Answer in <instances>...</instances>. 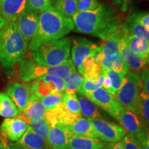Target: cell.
<instances>
[{"mask_svg":"<svg viewBox=\"0 0 149 149\" xmlns=\"http://www.w3.org/2000/svg\"><path fill=\"white\" fill-rule=\"evenodd\" d=\"M97 138L110 143H117L126 135L124 128L101 118L91 120Z\"/></svg>","mask_w":149,"mask_h":149,"instance_id":"8","label":"cell"},{"mask_svg":"<svg viewBox=\"0 0 149 149\" xmlns=\"http://www.w3.org/2000/svg\"><path fill=\"white\" fill-rule=\"evenodd\" d=\"M52 6V0H26V10L37 14H40Z\"/></svg>","mask_w":149,"mask_h":149,"instance_id":"35","label":"cell"},{"mask_svg":"<svg viewBox=\"0 0 149 149\" xmlns=\"http://www.w3.org/2000/svg\"><path fill=\"white\" fill-rule=\"evenodd\" d=\"M97 62H99V61H97L95 56H89V57H86L83 61L81 72L79 73L83 75L84 74V72L93 68L95 66V65Z\"/></svg>","mask_w":149,"mask_h":149,"instance_id":"41","label":"cell"},{"mask_svg":"<svg viewBox=\"0 0 149 149\" xmlns=\"http://www.w3.org/2000/svg\"><path fill=\"white\" fill-rule=\"evenodd\" d=\"M72 135L66 126H52L46 141L52 149H69V141Z\"/></svg>","mask_w":149,"mask_h":149,"instance_id":"15","label":"cell"},{"mask_svg":"<svg viewBox=\"0 0 149 149\" xmlns=\"http://www.w3.org/2000/svg\"><path fill=\"white\" fill-rule=\"evenodd\" d=\"M26 10V0H0V12L6 23L15 22Z\"/></svg>","mask_w":149,"mask_h":149,"instance_id":"17","label":"cell"},{"mask_svg":"<svg viewBox=\"0 0 149 149\" xmlns=\"http://www.w3.org/2000/svg\"><path fill=\"white\" fill-rule=\"evenodd\" d=\"M103 88L107 90L109 92H111V79L107 75L104 74V81H103Z\"/></svg>","mask_w":149,"mask_h":149,"instance_id":"43","label":"cell"},{"mask_svg":"<svg viewBox=\"0 0 149 149\" xmlns=\"http://www.w3.org/2000/svg\"><path fill=\"white\" fill-rule=\"evenodd\" d=\"M100 64L104 70L110 69L124 74H126L128 70H130L128 65L120 53H115L105 56L100 61Z\"/></svg>","mask_w":149,"mask_h":149,"instance_id":"21","label":"cell"},{"mask_svg":"<svg viewBox=\"0 0 149 149\" xmlns=\"http://www.w3.org/2000/svg\"><path fill=\"white\" fill-rule=\"evenodd\" d=\"M17 28L26 42H31L36 35L39 26L38 14L26 10L15 22Z\"/></svg>","mask_w":149,"mask_h":149,"instance_id":"12","label":"cell"},{"mask_svg":"<svg viewBox=\"0 0 149 149\" xmlns=\"http://www.w3.org/2000/svg\"><path fill=\"white\" fill-rule=\"evenodd\" d=\"M125 39L121 40L120 43V53L128 65L129 69L133 70V71L138 72L147 66V60L133 53L128 47Z\"/></svg>","mask_w":149,"mask_h":149,"instance_id":"20","label":"cell"},{"mask_svg":"<svg viewBox=\"0 0 149 149\" xmlns=\"http://www.w3.org/2000/svg\"><path fill=\"white\" fill-rule=\"evenodd\" d=\"M71 39L64 37L60 40L42 44L31 53L36 64L44 66H59L69 59Z\"/></svg>","mask_w":149,"mask_h":149,"instance_id":"5","label":"cell"},{"mask_svg":"<svg viewBox=\"0 0 149 149\" xmlns=\"http://www.w3.org/2000/svg\"><path fill=\"white\" fill-rule=\"evenodd\" d=\"M64 93H55L40 98L41 102L46 111L55 109L64 102Z\"/></svg>","mask_w":149,"mask_h":149,"instance_id":"34","label":"cell"},{"mask_svg":"<svg viewBox=\"0 0 149 149\" xmlns=\"http://www.w3.org/2000/svg\"><path fill=\"white\" fill-rule=\"evenodd\" d=\"M29 125L18 117L5 118L0 126V133L11 141H17L29 128Z\"/></svg>","mask_w":149,"mask_h":149,"instance_id":"14","label":"cell"},{"mask_svg":"<svg viewBox=\"0 0 149 149\" xmlns=\"http://www.w3.org/2000/svg\"><path fill=\"white\" fill-rule=\"evenodd\" d=\"M118 121L129 135L141 143L149 135L142 122L135 113L122 106L119 113Z\"/></svg>","mask_w":149,"mask_h":149,"instance_id":"7","label":"cell"},{"mask_svg":"<svg viewBox=\"0 0 149 149\" xmlns=\"http://www.w3.org/2000/svg\"><path fill=\"white\" fill-rule=\"evenodd\" d=\"M104 74L107 75L111 81V90L110 93L112 95L115 96L117 91L120 90V88L122 87L125 79L126 74L121 73L116 71H114L113 70L107 69L104 70Z\"/></svg>","mask_w":149,"mask_h":149,"instance_id":"31","label":"cell"},{"mask_svg":"<svg viewBox=\"0 0 149 149\" xmlns=\"http://www.w3.org/2000/svg\"><path fill=\"white\" fill-rule=\"evenodd\" d=\"M137 22L149 31V13H134Z\"/></svg>","mask_w":149,"mask_h":149,"instance_id":"42","label":"cell"},{"mask_svg":"<svg viewBox=\"0 0 149 149\" xmlns=\"http://www.w3.org/2000/svg\"><path fill=\"white\" fill-rule=\"evenodd\" d=\"M104 70L102 68L100 62H97L93 68L88 71L84 72L83 74L84 79L91 80V81H97L102 76L104 75Z\"/></svg>","mask_w":149,"mask_h":149,"instance_id":"37","label":"cell"},{"mask_svg":"<svg viewBox=\"0 0 149 149\" xmlns=\"http://www.w3.org/2000/svg\"><path fill=\"white\" fill-rule=\"evenodd\" d=\"M126 42L128 47L133 53L140 56L141 57L146 59H149V42L139 38V37L128 35L126 37Z\"/></svg>","mask_w":149,"mask_h":149,"instance_id":"24","label":"cell"},{"mask_svg":"<svg viewBox=\"0 0 149 149\" xmlns=\"http://www.w3.org/2000/svg\"><path fill=\"white\" fill-rule=\"evenodd\" d=\"M54 8L61 15L71 18L77 12V0H56Z\"/></svg>","mask_w":149,"mask_h":149,"instance_id":"29","label":"cell"},{"mask_svg":"<svg viewBox=\"0 0 149 149\" xmlns=\"http://www.w3.org/2000/svg\"><path fill=\"white\" fill-rule=\"evenodd\" d=\"M138 117L149 133V96L141 91Z\"/></svg>","mask_w":149,"mask_h":149,"instance_id":"30","label":"cell"},{"mask_svg":"<svg viewBox=\"0 0 149 149\" xmlns=\"http://www.w3.org/2000/svg\"><path fill=\"white\" fill-rule=\"evenodd\" d=\"M104 145L100 139L72 135L69 141V149H102Z\"/></svg>","mask_w":149,"mask_h":149,"instance_id":"23","label":"cell"},{"mask_svg":"<svg viewBox=\"0 0 149 149\" xmlns=\"http://www.w3.org/2000/svg\"><path fill=\"white\" fill-rule=\"evenodd\" d=\"M81 117H78L70 113L65 107L64 102L55 109L46 111L44 119L50 127L55 125L69 126Z\"/></svg>","mask_w":149,"mask_h":149,"instance_id":"16","label":"cell"},{"mask_svg":"<svg viewBox=\"0 0 149 149\" xmlns=\"http://www.w3.org/2000/svg\"><path fill=\"white\" fill-rule=\"evenodd\" d=\"M102 149H124L120 142L111 143L107 146H104Z\"/></svg>","mask_w":149,"mask_h":149,"instance_id":"44","label":"cell"},{"mask_svg":"<svg viewBox=\"0 0 149 149\" xmlns=\"http://www.w3.org/2000/svg\"><path fill=\"white\" fill-rule=\"evenodd\" d=\"M84 81L82 74L74 70L64 79V92L68 93H76L79 90Z\"/></svg>","mask_w":149,"mask_h":149,"instance_id":"28","label":"cell"},{"mask_svg":"<svg viewBox=\"0 0 149 149\" xmlns=\"http://www.w3.org/2000/svg\"><path fill=\"white\" fill-rule=\"evenodd\" d=\"M19 64V76L25 82H30L46 75L57 76L64 79L71 72L76 70L72 59H70L59 66H44L36 64L32 57L28 58L25 56Z\"/></svg>","mask_w":149,"mask_h":149,"instance_id":"4","label":"cell"},{"mask_svg":"<svg viewBox=\"0 0 149 149\" xmlns=\"http://www.w3.org/2000/svg\"><path fill=\"white\" fill-rule=\"evenodd\" d=\"M72 19L77 32L93 35L103 40L120 25L114 10L104 3H100L95 10L77 12Z\"/></svg>","mask_w":149,"mask_h":149,"instance_id":"1","label":"cell"},{"mask_svg":"<svg viewBox=\"0 0 149 149\" xmlns=\"http://www.w3.org/2000/svg\"><path fill=\"white\" fill-rule=\"evenodd\" d=\"M126 25L129 35L144 39L149 42V31L137 22L134 13L128 17Z\"/></svg>","mask_w":149,"mask_h":149,"instance_id":"27","label":"cell"},{"mask_svg":"<svg viewBox=\"0 0 149 149\" xmlns=\"http://www.w3.org/2000/svg\"><path fill=\"white\" fill-rule=\"evenodd\" d=\"M100 50V46L86 38L78 37L72 40V61L79 72H81L84 60L89 56H96Z\"/></svg>","mask_w":149,"mask_h":149,"instance_id":"9","label":"cell"},{"mask_svg":"<svg viewBox=\"0 0 149 149\" xmlns=\"http://www.w3.org/2000/svg\"><path fill=\"white\" fill-rule=\"evenodd\" d=\"M120 142L124 149H141L140 143L128 134L123 137Z\"/></svg>","mask_w":149,"mask_h":149,"instance_id":"39","label":"cell"},{"mask_svg":"<svg viewBox=\"0 0 149 149\" xmlns=\"http://www.w3.org/2000/svg\"><path fill=\"white\" fill-rule=\"evenodd\" d=\"M103 81L104 75L102 76L97 81H91V80L84 79L82 86L77 93L78 94L86 95L89 94V93L94 92V91L97 90L98 88H101L102 84H103Z\"/></svg>","mask_w":149,"mask_h":149,"instance_id":"36","label":"cell"},{"mask_svg":"<svg viewBox=\"0 0 149 149\" xmlns=\"http://www.w3.org/2000/svg\"><path fill=\"white\" fill-rule=\"evenodd\" d=\"M31 87L33 94L42 98L55 93H64V81L57 76L46 75L35 79Z\"/></svg>","mask_w":149,"mask_h":149,"instance_id":"10","label":"cell"},{"mask_svg":"<svg viewBox=\"0 0 149 149\" xmlns=\"http://www.w3.org/2000/svg\"><path fill=\"white\" fill-rule=\"evenodd\" d=\"M67 127L74 135L97 138L95 132L90 119L79 117L70 125L67 126Z\"/></svg>","mask_w":149,"mask_h":149,"instance_id":"22","label":"cell"},{"mask_svg":"<svg viewBox=\"0 0 149 149\" xmlns=\"http://www.w3.org/2000/svg\"><path fill=\"white\" fill-rule=\"evenodd\" d=\"M84 96L87 97L95 104L107 111L115 120H118L119 113L122 105L119 103L114 96L112 95L107 90L103 87H101L94 92L86 95Z\"/></svg>","mask_w":149,"mask_h":149,"instance_id":"11","label":"cell"},{"mask_svg":"<svg viewBox=\"0 0 149 149\" xmlns=\"http://www.w3.org/2000/svg\"><path fill=\"white\" fill-rule=\"evenodd\" d=\"M141 91L149 96V66L142 68L140 72Z\"/></svg>","mask_w":149,"mask_h":149,"instance_id":"40","label":"cell"},{"mask_svg":"<svg viewBox=\"0 0 149 149\" xmlns=\"http://www.w3.org/2000/svg\"><path fill=\"white\" fill-rule=\"evenodd\" d=\"M6 94L13 102L20 114L27 106L33 93L31 85L12 82L9 84L7 87Z\"/></svg>","mask_w":149,"mask_h":149,"instance_id":"13","label":"cell"},{"mask_svg":"<svg viewBox=\"0 0 149 149\" xmlns=\"http://www.w3.org/2000/svg\"><path fill=\"white\" fill-rule=\"evenodd\" d=\"M28 44L15 22L6 23L0 31V61L3 68L11 72L25 57Z\"/></svg>","mask_w":149,"mask_h":149,"instance_id":"3","label":"cell"},{"mask_svg":"<svg viewBox=\"0 0 149 149\" xmlns=\"http://www.w3.org/2000/svg\"><path fill=\"white\" fill-rule=\"evenodd\" d=\"M74 29L71 18L61 15L53 6L39 15L38 31L30 42V51H35L45 43L63 38Z\"/></svg>","mask_w":149,"mask_h":149,"instance_id":"2","label":"cell"},{"mask_svg":"<svg viewBox=\"0 0 149 149\" xmlns=\"http://www.w3.org/2000/svg\"><path fill=\"white\" fill-rule=\"evenodd\" d=\"M46 113V110L43 106L40 98L32 94L27 106L19 115L18 117L29 125L33 119L44 118Z\"/></svg>","mask_w":149,"mask_h":149,"instance_id":"18","label":"cell"},{"mask_svg":"<svg viewBox=\"0 0 149 149\" xmlns=\"http://www.w3.org/2000/svg\"><path fill=\"white\" fill-rule=\"evenodd\" d=\"M47 144L46 139L37 135L29 126L21 138L11 146L13 149H44Z\"/></svg>","mask_w":149,"mask_h":149,"instance_id":"19","label":"cell"},{"mask_svg":"<svg viewBox=\"0 0 149 149\" xmlns=\"http://www.w3.org/2000/svg\"><path fill=\"white\" fill-rule=\"evenodd\" d=\"M77 97L81 115H83L84 116L90 120L101 118V114L98 111L97 107L90 99L80 94H79Z\"/></svg>","mask_w":149,"mask_h":149,"instance_id":"25","label":"cell"},{"mask_svg":"<svg viewBox=\"0 0 149 149\" xmlns=\"http://www.w3.org/2000/svg\"><path fill=\"white\" fill-rule=\"evenodd\" d=\"M29 126L37 135L46 139L50 131V126L44 118H35L30 122Z\"/></svg>","mask_w":149,"mask_h":149,"instance_id":"32","label":"cell"},{"mask_svg":"<svg viewBox=\"0 0 149 149\" xmlns=\"http://www.w3.org/2000/svg\"><path fill=\"white\" fill-rule=\"evenodd\" d=\"M140 144L141 149H149V135L141 141Z\"/></svg>","mask_w":149,"mask_h":149,"instance_id":"45","label":"cell"},{"mask_svg":"<svg viewBox=\"0 0 149 149\" xmlns=\"http://www.w3.org/2000/svg\"><path fill=\"white\" fill-rule=\"evenodd\" d=\"M64 104L70 113L78 117H81L79 101L76 93H64Z\"/></svg>","mask_w":149,"mask_h":149,"instance_id":"33","label":"cell"},{"mask_svg":"<svg viewBox=\"0 0 149 149\" xmlns=\"http://www.w3.org/2000/svg\"><path fill=\"white\" fill-rule=\"evenodd\" d=\"M147 66H149V59L148 60V61H147Z\"/></svg>","mask_w":149,"mask_h":149,"instance_id":"48","label":"cell"},{"mask_svg":"<svg viewBox=\"0 0 149 149\" xmlns=\"http://www.w3.org/2000/svg\"><path fill=\"white\" fill-rule=\"evenodd\" d=\"M17 108L6 93H0V116L5 118L18 117Z\"/></svg>","mask_w":149,"mask_h":149,"instance_id":"26","label":"cell"},{"mask_svg":"<svg viewBox=\"0 0 149 149\" xmlns=\"http://www.w3.org/2000/svg\"><path fill=\"white\" fill-rule=\"evenodd\" d=\"M6 22L5 19H3L2 15H1V12H0V31L3 29V26L6 25Z\"/></svg>","mask_w":149,"mask_h":149,"instance_id":"47","label":"cell"},{"mask_svg":"<svg viewBox=\"0 0 149 149\" xmlns=\"http://www.w3.org/2000/svg\"><path fill=\"white\" fill-rule=\"evenodd\" d=\"M0 149H10V147L1 137H0Z\"/></svg>","mask_w":149,"mask_h":149,"instance_id":"46","label":"cell"},{"mask_svg":"<svg viewBox=\"0 0 149 149\" xmlns=\"http://www.w3.org/2000/svg\"><path fill=\"white\" fill-rule=\"evenodd\" d=\"M141 79L137 72L128 70L122 87L115 94V99L120 104L138 117L140 106Z\"/></svg>","mask_w":149,"mask_h":149,"instance_id":"6","label":"cell"},{"mask_svg":"<svg viewBox=\"0 0 149 149\" xmlns=\"http://www.w3.org/2000/svg\"><path fill=\"white\" fill-rule=\"evenodd\" d=\"M100 5L98 0H77V12L95 10Z\"/></svg>","mask_w":149,"mask_h":149,"instance_id":"38","label":"cell"}]
</instances>
